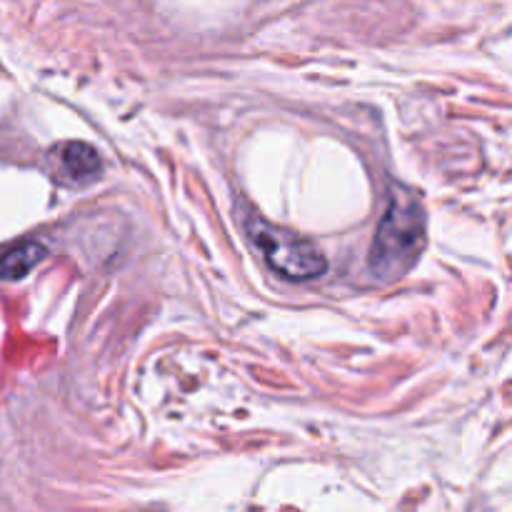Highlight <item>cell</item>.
<instances>
[{"mask_svg":"<svg viewBox=\"0 0 512 512\" xmlns=\"http://www.w3.org/2000/svg\"><path fill=\"white\" fill-rule=\"evenodd\" d=\"M425 245V210L410 190L395 188L370 248V270L390 283L408 273Z\"/></svg>","mask_w":512,"mask_h":512,"instance_id":"obj_1","label":"cell"},{"mask_svg":"<svg viewBox=\"0 0 512 512\" xmlns=\"http://www.w3.org/2000/svg\"><path fill=\"white\" fill-rule=\"evenodd\" d=\"M245 228H248L255 248L263 253V258L268 260V265L280 278L305 283V280L320 278L328 268V260L320 253L318 245L290 233V230L278 228V225L268 223L258 215H250Z\"/></svg>","mask_w":512,"mask_h":512,"instance_id":"obj_2","label":"cell"},{"mask_svg":"<svg viewBox=\"0 0 512 512\" xmlns=\"http://www.w3.org/2000/svg\"><path fill=\"white\" fill-rule=\"evenodd\" d=\"M50 170L58 183L68 185V188H83L100 178L103 160H100L98 150L90 148L88 143L65 140L50 150Z\"/></svg>","mask_w":512,"mask_h":512,"instance_id":"obj_3","label":"cell"},{"mask_svg":"<svg viewBox=\"0 0 512 512\" xmlns=\"http://www.w3.org/2000/svg\"><path fill=\"white\" fill-rule=\"evenodd\" d=\"M48 255V248L38 240H28V243H20L15 245L13 250L0 258V280H15V278H23L25 273L35 268L40 260Z\"/></svg>","mask_w":512,"mask_h":512,"instance_id":"obj_4","label":"cell"}]
</instances>
